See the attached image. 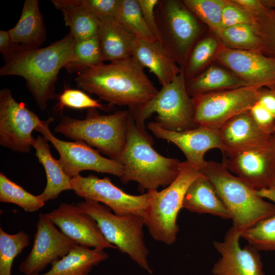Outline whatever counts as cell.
<instances>
[{
    "mask_svg": "<svg viewBox=\"0 0 275 275\" xmlns=\"http://www.w3.org/2000/svg\"><path fill=\"white\" fill-rule=\"evenodd\" d=\"M131 118L129 111L100 115L95 108H89L84 119L63 117L54 131L72 140L82 141L117 160L126 142Z\"/></svg>",
    "mask_w": 275,
    "mask_h": 275,
    "instance_id": "obj_5",
    "label": "cell"
},
{
    "mask_svg": "<svg viewBox=\"0 0 275 275\" xmlns=\"http://www.w3.org/2000/svg\"><path fill=\"white\" fill-rule=\"evenodd\" d=\"M260 89L245 86L192 96L196 124L218 130L234 116L250 110L257 102Z\"/></svg>",
    "mask_w": 275,
    "mask_h": 275,
    "instance_id": "obj_10",
    "label": "cell"
},
{
    "mask_svg": "<svg viewBox=\"0 0 275 275\" xmlns=\"http://www.w3.org/2000/svg\"><path fill=\"white\" fill-rule=\"evenodd\" d=\"M214 61L248 86L269 89L275 87V59L260 51L230 49L222 45Z\"/></svg>",
    "mask_w": 275,
    "mask_h": 275,
    "instance_id": "obj_16",
    "label": "cell"
},
{
    "mask_svg": "<svg viewBox=\"0 0 275 275\" xmlns=\"http://www.w3.org/2000/svg\"><path fill=\"white\" fill-rule=\"evenodd\" d=\"M137 126L145 129V122L153 114L155 122L162 128L181 131L198 127L194 119L191 97L186 87L183 69L170 84L162 86L157 94L147 102L129 109Z\"/></svg>",
    "mask_w": 275,
    "mask_h": 275,
    "instance_id": "obj_7",
    "label": "cell"
},
{
    "mask_svg": "<svg viewBox=\"0 0 275 275\" xmlns=\"http://www.w3.org/2000/svg\"><path fill=\"white\" fill-rule=\"evenodd\" d=\"M73 53L75 62L66 68L68 71L78 72L104 62L97 34L87 39L75 40Z\"/></svg>",
    "mask_w": 275,
    "mask_h": 275,
    "instance_id": "obj_36",
    "label": "cell"
},
{
    "mask_svg": "<svg viewBox=\"0 0 275 275\" xmlns=\"http://www.w3.org/2000/svg\"><path fill=\"white\" fill-rule=\"evenodd\" d=\"M271 89L275 91V87L272 88Z\"/></svg>",
    "mask_w": 275,
    "mask_h": 275,
    "instance_id": "obj_47",
    "label": "cell"
},
{
    "mask_svg": "<svg viewBox=\"0 0 275 275\" xmlns=\"http://www.w3.org/2000/svg\"><path fill=\"white\" fill-rule=\"evenodd\" d=\"M114 18L135 36L156 39L143 18L137 0H119Z\"/></svg>",
    "mask_w": 275,
    "mask_h": 275,
    "instance_id": "obj_32",
    "label": "cell"
},
{
    "mask_svg": "<svg viewBox=\"0 0 275 275\" xmlns=\"http://www.w3.org/2000/svg\"><path fill=\"white\" fill-rule=\"evenodd\" d=\"M257 102L262 105L275 118V91L267 88L259 90Z\"/></svg>",
    "mask_w": 275,
    "mask_h": 275,
    "instance_id": "obj_44",
    "label": "cell"
},
{
    "mask_svg": "<svg viewBox=\"0 0 275 275\" xmlns=\"http://www.w3.org/2000/svg\"><path fill=\"white\" fill-rule=\"evenodd\" d=\"M254 122L264 133L275 134V118L262 105L257 102L249 110Z\"/></svg>",
    "mask_w": 275,
    "mask_h": 275,
    "instance_id": "obj_41",
    "label": "cell"
},
{
    "mask_svg": "<svg viewBox=\"0 0 275 275\" xmlns=\"http://www.w3.org/2000/svg\"><path fill=\"white\" fill-rule=\"evenodd\" d=\"M81 4L98 19L114 17L119 0H80Z\"/></svg>",
    "mask_w": 275,
    "mask_h": 275,
    "instance_id": "obj_40",
    "label": "cell"
},
{
    "mask_svg": "<svg viewBox=\"0 0 275 275\" xmlns=\"http://www.w3.org/2000/svg\"><path fill=\"white\" fill-rule=\"evenodd\" d=\"M53 121L52 117L48 118L35 130L41 133L56 148L60 155L59 162L69 177L72 178L81 171L91 170L122 177L123 167L119 161L104 157L98 151L82 141L68 142L54 136L49 128Z\"/></svg>",
    "mask_w": 275,
    "mask_h": 275,
    "instance_id": "obj_11",
    "label": "cell"
},
{
    "mask_svg": "<svg viewBox=\"0 0 275 275\" xmlns=\"http://www.w3.org/2000/svg\"><path fill=\"white\" fill-rule=\"evenodd\" d=\"M131 57L153 73L162 86L172 82L182 69L156 39L135 36Z\"/></svg>",
    "mask_w": 275,
    "mask_h": 275,
    "instance_id": "obj_21",
    "label": "cell"
},
{
    "mask_svg": "<svg viewBox=\"0 0 275 275\" xmlns=\"http://www.w3.org/2000/svg\"><path fill=\"white\" fill-rule=\"evenodd\" d=\"M21 45L13 42L8 31H0V52L4 58L16 51Z\"/></svg>",
    "mask_w": 275,
    "mask_h": 275,
    "instance_id": "obj_45",
    "label": "cell"
},
{
    "mask_svg": "<svg viewBox=\"0 0 275 275\" xmlns=\"http://www.w3.org/2000/svg\"><path fill=\"white\" fill-rule=\"evenodd\" d=\"M218 132L223 154L264 145L275 139V134L269 135L259 129L249 110L228 120Z\"/></svg>",
    "mask_w": 275,
    "mask_h": 275,
    "instance_id": "obj_20",
    "label": "cell"
},
{
    "mask_svg": "<svg viewBox=\"0 0 275 275\" xmlns=\"http://www.w3.org/2000/svg\"><path fill=\"white\" fill-rule=\"evenodd\" d=\"M264 6L268 9H275V0H261Z\"/></svg>",
    "mask_w": 275,
    "mask_h": 275,
    "instance_id": "obj_46",
    "label": "cell"
},
{
    "mask_svg": "<svg viewBox=\"0 0 275 275\" xmlns=\"http://www.w3.org/2000/svg\"><path fill=\"white\" fill-rule=\"evenodd\" d=\"M185 6L209 32L217 34L221 29L222 16L227 0H182Z\"/></svg>",
    "mask_w": 275,
    "mask_h": 275,
    "instance_id": "obj_34",
    "label": "cell"
},
{
    "mask_svg": "<svg viewBox=\"0 0 275 275\" xmlns=\"http://www.w3.org/2000/svg\"><path fill=\"white\" fill-rule=\"evenodd\" d=\"M30 244V236L21 230L10 234L0 228V275H11L15 258Z\"/></svg>",
    "mask_w": 275,
    "mask_h": 275,
    "instance_id": "obj_35",
    "label": "cell"
},
{
    "mask_svg": "<svg viewBox=\"0 0 275 275\" xmlns=\"http://www.w3.org/2000/svg\"><path fill=\"white\" fill-rule=\"evenodd\" d=\"M182 208L199 214L231 219L230 214L210 181L203 174L194 180L184 198Z\"/></svg>",
    "mask_w": 275,
    "mask_h": 275,
    "instance_id": "obj_23",
    "label": "cell"
},
{
    "mask_svg": "<svg viewBox=\"0 0 275 275\" xmlns=\"http://www.w3.org/2000/svg\"><path fill=\"white\" fill-rule=\"evenodd\" d=\"M257 194L275 204V184L268 188L257 190ZM240 237L258 251H275V213L243 231Z\"/></svg>",
    "mask_w": 275,
    "mask_h": 275,
    "instance_id": "obj_29",
    "label": "cell"
},
{
    "mask_svg": "<svg viewBox=\"0 0 275 275\" xmlns=\"http://www.w3.org/2000/svg\"><path fill=\"white\" fill-rule=\"evenodd\" d=\"M44 121L23 102H18L7 88L0 91V145L15 152L28 153L35 139L32 132Z\"/></svg>",
    "mask_w": 275,
    "mask_h": 275,
    "instance_id": "obj_12",
    "label": "cell"
},
{
    "mask_svg": "<svg viewBox=\"0 0 275 275\" xmlns=\"http://www.w3.org/2000/svg\"><path fill=\"white\" fill-rule=\"evenodd\" d=\"M248 86L229 70L216 65H209L194 77L186 80L189 95L220 91Z\"/></svg>",
    "mask_w": 275,
    "mask_h": 275,
    "instance_id": "obj_28",
    "label": "cell"
},
{
    "mask_svg": "<svg viewBox=\"0 0 275 275\" xmlns=\"http://www.w3.org/2000/svg\"><path fill=\"white\" fill-rule=\"evenodd\" d=\"M200 169L182 161L177 178L163 189L149 190L150 199L144 211L145 225L155 240L170 245L179 231L177 223L185 193L192 182L201 175Z\"/></svg>",
    "mask_w": 275,
    "mask_h": 275,
    "instance_id": "obj_6",
    "label": "cell"
},
{
    "mask_svg": "<svg viewBox=\"0 0 275 275\" xmlns=\"http://www.w3.org/2000/svg\"><path fill=\"white\" fill-rule=\"evenodd\" d=\"M152 141L147 131L137 126L131 115L126 142L117 160L123 167L121 182H136L142 192L167 187L177 178L182 167V161L157 153Z\"/></svg>",
    "mask_w": 275,
    "mask_h": 275,
    "instance_id": "obj_3",
    "label": "cell"
},
{
    "mask_svg": "<svg viewBox=\"0 0 275 275\" xmlns=\"http://www.w3.org/2000/svg\"><path fill=\"white\" fill-rule=\"evenodd\" d=\"M240 237L232 226L223 241L213 242L221 255L211 270L214 275H264L259 251L249 244L241 248Z\"/></svg>",
    "mask_w": 275,
    "mask_h": 275,
    "instance_id": "obj_18",
    "label": "cell"
},
{
    "mask_svg": "<svg viewBox=\"0 0 275 275\" xmlns=\"http://www.w3.org/2000/svg\"><path fill=\"white\" fill-rule=\"evenodd\" d=\"M143 18L148 26L157 40L158 31L155 9L158 0H137Z\"/></svg>",
    "mask_w": 275,
    "mask_h": 275,
    "instance_id": "obj_42",
    "label": "cell"
},
{
    "mask_svg": "<svg viewBox=\"0 0 275 275\" xmlns=\"http://www.w3.org/2000/svg\"><path fill=\"white\" fill-rule=\"evenodd\" d=\"M231 1L252 15L254 19L267 9L263 5L261 0H231Z\"/></svg>",
    "mask_w": 275,
    "mask_h": 275,
    "instance_id": "obj_43",
    "label": "cell"
},
{
    "mask_svg": "<svg viewBox=\"0 0 275 275\" xmlns=\"http://www.w3.org/2000/svg\"><path fill=\"white\" fill-rule=\"evenodd\" d=\"M223 155L228 170L256 190L275 184V139L264 145Z\"/></svg>",
    "mask_w": 275,
    "mask_h": 275,
    "instance_id": "obj_14",
    "label": "cell"
},
{
    "mask_svg": "<svg viewBox=\"0 0 275 275\" xmlns=\"http://www.w3.org/2000/svg\"><path fill=\"white\" fill-rule=\"evenodd\" d=\"M75 39L69 32L65 37L45 47L21 45L4 58L0 75L23 77L39 108L45 111L54 98L55 85L63 68L75 62L73 47Z\"/></svg>",
    "mask_w": 275,
    "mask_h": 275,
    "instance_id": "obj_1",
    "label": "cell"
},
{
    "mask_svg": "<svg viewBox=\"0 0 275 275\" xmlns=\"http://www.w3.org/2000/svg\"><path fill=\"white\" fill-rule=\"evenodd\" d=\"M54 6L63 14L66 26L76 40L96 35L99 19L88 11L80 0H52Z\"/></svg>",
    "mask_w": 275,
    "mask_h": 275,
    "instance_id": "obj_27",
    "label": "cell"
},
{
    "mask_svg": "<svg viewBox=\"0 0 275 275\" xmlns=\"http://www.w3.org/2000/svg\"><path fill=\"white\" fill-rule=\"evenodd\" d=\"M75 205L94 218L108 242L149 273L152 272L147 261L149 251L144 240L143 215H117L107 206L92 200L79 202Z\"/></svg>",
    "mask_w": 275,
    "mask_h": 275,
    "instance_id": "obj_9",
    "label": "cell"
},
{
    "mask_svg": "<svg viewBox=\"0 0 275 275\" xmlns=\"http://www.w3.org/2000/svg\"><path fill=\"white\" fill-rule=\"evenodd\" d=\"M71 187L78 196L103 203L119 216L143 215L150 199L149 191L137 196L130 195L115 185L108 177L99 178L93 174L72 177Z\"/></svg>",
    "mask_w": 275,
    "mask_h": 275,
    "instance_id": "obj_13",
    "label": "cell"
},
{
    "mask_svg": "<svg viewBox=\"0 0 275 275\" xmlns=\"http://www.w3.org/2000/svg\"><path fill=\"white\" fill-rule=\"evenodd\" d=\"M58 108L66 106L75 109L99 108L107 110L109 108L93 99L84 92L66 88L58 97Z\"/></svg>",
    "mask_w": 275,
    "mask_h": 275,
    "instance_id": "obj_38",
    "label": "cell"
},
{
    "mask_svg": "<svg viewBox=\"0 0 275 275\" xmlns=\"http://www.w3.org/2000/svg\"><path fill=\"white\" fill-rule=\"evenodd\" d=\"M0 201L16 204L29 212H36L45 205L39 195L35 196L28 192L2 172L0 173Z\"/></svg>",
    "mask_w": 275,
    "mask_h": 275,
    "instance_id": "obj_33",
    "label": "cell"
},
{
    "mask_svg": "<svg viewBox=\"0 0 275 275\" xmlns=\"http://www.w3.org/2000/svg\"><path fill=\"white\" fill-rule=\"evenodd\" d=\"M97 35L104 61L113 62L131 57L135 36L114 17L99 18Z\"/></svg>",
    "mask_w": 275,
    "mask_h": 275,
    "instance_id": "obj_22",
    "label": "cell"
},
{
    "mask_svg": "<svg viewBox=\"0 0 275 275\" xmlns=\"http://www.w3.org/2000/svg\"><path fill=\"white\" fill-rule=\"evenodd\" d=\"M77 86L89 94L114 105L127 106L129 109L142 105L158 91L132 57L87 67L75 78Z\"/></svg>",
    "mask_w": 275,
    "mask_h": 275,
    "instance_id": "obj_2",
    "label": "cell"
},
{
    "mask_svg": "<svg viewBox=\"0 0 275 275\" xmlns=\"http://www.w3.org/2000/svg\"><path fill=\"white\" fill-rule=\"evenodd\" d=\"M46 215L53 225L77 245L102 250L117 249L106 240L94 218L75 205L62 203Z\"/></svg>",
    "mask_w": 275,
    "mask_h": 275,
    "instance_id": "obj_17",
    "label": "cell"
},
{
    "mask_svg": "<svg viewBox=\"0 0 275 275\" xmlns=\"http://www.w3.org/2000/svg\"><path fill=\"white\" fill-rule=\"evenodd\" d=\"M147 127L157 138L171 142L184 153L186 161L201 169L205 163L204 155L208 150H223L218 130L203 127L181 131H171L160 126L155 121L148 123Z\"/></svg>",
    "mask_w": 275,
    "mask_h": 275,
    "instance_id": "obj_19",
    "label": "cell"
},
{
    "mask_svg": "<svg viewBox=\"0 0 275 275\" xmlns=\"http://www.w3.org/2000/svg\"><path fill=\"white\" fill-rule=\"evenodd\" d=\"M108 257L104 250L77 244L65 256L53 262L47 272L34 275H88L94 266Z\"/></svg>",
    "mask_w": 275,
    "mask_h": 275,
    "instance_id": "obj_26",
    "label": "cell"
},
{
    "mask_svg": "<svg viewBox=\"0 0 275 275\" xmlns=\"http://www.w3.org/2000/svg\"><path fill=\"white\" fill-rule=\"evenodd\" d=\"M212 183L240 234L261 219L275 213V204L265 201L254 189L231 173L224 162L206 161L200 169Z\"/></svg>",
    "mask_w": 275,
    "mask_h": 275,
    "instance_id": "obj_4",
    "label": "cell"
},
{
    "mask_svg": "<svg viewBox=\"0 0 275 275\" xmlns=\"http://www.w3.org/2000/svg\"><path fill=\"white\" fill-rule=\"evenodd\" d=\"M158 41L181 68L206 27L182 1L158 0L155 9Z\"/></svg>",
    "mask_w": 275,
    "mask_h": 275,
    "instance_id": "obj_8",
    "label": "cell"
},
{
    "mask_svg": "<svg viewBox=\"0 0 275 275\" xmlns=\"http://www.w3.org/2000/svg\"><path fill=\"white\" fill-rule=\"evenodd\" d=\"M13 43L40 47L45 41L46 31L38 0H25L16 24L8 31Z\"/></svg>",
    "mask_w": 275,
    "mask_h": 275,
    "instance_id": "obj_25",
    "label": "cell"
},
{
    "mask_svg": "<svg viewBox=\"0 0 275 275\" xmlns=\"http://www.w3.org/2000/svg\"><path fill=\"white\" fill-rule=\"evenodd\" d=\"M255 20L261 40V52L275 59V9H266Z\"/></svg>",
    "mask_w": 275,
    "mask_h": 275,
    "instance_id": "obj_37",
    "label": "cell"
},
{
    "mask_svg": "<svg viewBox=\"0 0 275 275\" xmlns=\"http://www.w3.org/2000/svg\"><path fill=\"white\" fill-rule=\"evenodd\" d=\"M255 23V19L252 15L231 0H227L222 12L221 29L240 24Z\"/></svg>",
    "mask_w": 275,
    "mask_h": 275,
    "instance_id": "obj_39",
    "label": "cell"
},
{
    "mask_svg": "<svg viewBox=\"0 0 275 275\" xmlns=\"http://www.w3.org/2000/svg\"><path fill=\"white\" fill-rule=\"evenodd\" d=\"M215 35L225 47L261 52V40L255 23L240 24L224 28Z\"/></svg>",
    "mask_w": 275,
    "mask_h": 275,
    "instance_id": "obj_31",
    "label": "cell"
},
{
    "mask_svg": "<svg viewBox=\"0 0 275 275\" xmlns=\"http://www.w3.org/2000/svg\"><path fill=\"white\" fill-rule=\"evenodd\" d=\"M34 237L32 250L19 267V271L25 275L39 273L77 245L57 229L46 214L42 213L39 214Z\"/></svg>",
    "mask_w": 275,
    "mask_h": 275,
    "instance_id": "obj_15",
    "label": "cell"
},
{
    "mask_svg": "<svg viewBox=\"0 0 275 275\" xmlns=\"http://www.w3.org/2000/svg\"><path fill=\"white\" fill-rule=\"evenodd\" d=\"M222 44L217 37L209 32L204 34L197 42L182 68L186 80L198 75L214 60Z\"/></svg>",
    "mask_w": 275,
    "mask_h": 275,
    "instance_id": "obj_30",
    "label": "cell"
},
{
    "mask_svg": "<svg viewBox=\"0 0 275 275\" xmlns=\"http://www.w3.org/2000/svg\"><path fill=\"white\" fill-rule=\"evenodd\" d=\"M48 141L43 135H38L33 145L39 162L44 167L46 185L43 192L39 195L45 203L54 200L65 190H71V179L64 171L59 159L52 156Z\"/></svg>",
    "mask_w": 275,
    "mask_h": 275,
    "instance_id": "obj_24",
    "label": "cell"
}]
</instances>
